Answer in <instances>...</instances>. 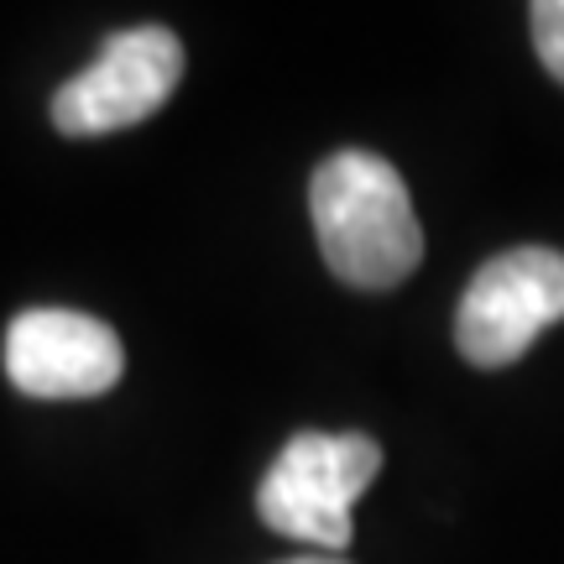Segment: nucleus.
Masks as SVG:
<instances>
[{"mask_svg":"<svg viewBox=\"0 0 564 564\" xmlns=\"http://www.w3.org/2000/svg\"><path fill=\"white\" fill-rule=\"evenodd\" d=\"M308 209L329 272L350 288L382 293L419 267L423 225L413 215L403 173L377 152L340 147L308 183Z\"/></svg>","mask_w":564,"mask_h":564,"instance_id":"obj_1","label":"nucleus"},{"mask_svg":"<svg viewBox=\"0 0 564 564\" xmlns=\"http://www.w3.org/2000/svg\"><path fill=\"white\" fill-rule=\"evenodd\" d=\"M382 470V444L366 434H319L303 429L282 444V455L267 465L257 486V512L282 539H299L308 549L340 554L356 539L350 512L361 491Z\"/></svg>","mask_w":564,"mask_h":564,"instance_id":"obj_2","label":"nucleus"},{"mask_svg":"<svg viewBox=\"0 0 564 564\" xmlns=\"http://www.w3.org/2000/svg\"><path fill=\"white\" fill-rule=\"evenodd\" d=\"M564 319V251L518 246L465 282L455 345L470 366H512L549 324Z\"/></svg>","mask_w":564,"mask_h":564,"instance_id":"obj_3","label":"nucleus"},{"mask_svg":"<svg viewBox=\"0 0 564 564\" xmlns=\"http://www.w3.org/2000/svg\"><path fill=\"white\" fill-rule=\"evenodd\" d=\"M183 79V42L167 26L116 32L74 79L53 95V126L63 137H105L158 116Z\"/></svg>","mask_w":564,"mask_h":564,"instance_id":"obj_4","label":"nucleus"},{"mask_svg":"<svg viewBox=\"0 0 564 564\" xmlns=\"http://www.w3.org/2000/svg\"><path fill=\"white\" fill-rule=\"evenodd\" d=\"M116 329L79 308H26L6 329V377L26 398H100L121 382Z\"/></svg>","mask_w":564,"mask_h":564,"instance_id":"obj_5","label":"nucleus"},{"mask_svg":"<svg viewBox=\"0 0 564 564\" xmlns=\"http://www.w3.org/2000/svg\"><path fill=\"white\" fill-rule=\"evenodd\" d=\"M528 17H533V47H539V63L564 84V0H539Z\"/></svg>","mask_w":564,"mask_h":564,"instance_id":"obj_6","label":"nucleus"},{"mask_svg":"<svg viewBox=\"0 0 564 564\" xmlns=\"http://www.w3.org/2000/svg\"><path fill=\"white\" fill-rule=\"evenodd\" d=\"M282 564H345V560H335V554H303V560H282Z\"/></svg>","mask_w":564,"mask_h":564,"instance_id":"obj_7","label":"nucleus"}]
</instances>
